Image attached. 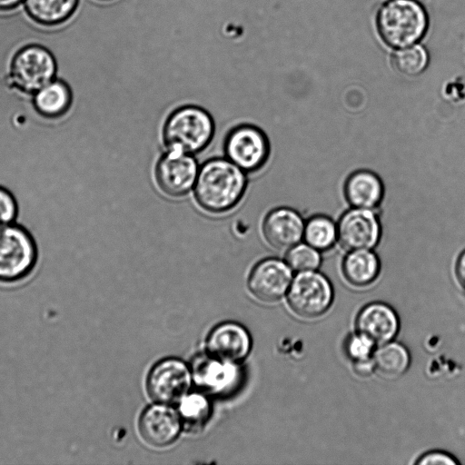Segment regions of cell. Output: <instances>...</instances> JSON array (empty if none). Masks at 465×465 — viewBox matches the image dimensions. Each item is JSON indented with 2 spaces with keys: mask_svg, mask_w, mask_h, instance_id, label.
Segmentation results:
<instances>
[{
  "mask_svg": "<svg viewBox=\"0 0 465 465\" xmlns=\"http://www.w3.org/2000/svg\"><path fill=\"white\" fill-rule=\"evenodd\" d=\"M246 184L244 172L230 160L211 159L199 169L194 195L203 209L221 213L241 201Z\"/></svg>",
  "mask_w": 465,
  "mask_h": 465,
  "instance_id": "1",
  "label": "cell"
},
{
  "mask_svg": "<svg viewBox=\"0 0 465 465\" xmlns=\"http://www.w3.org/2000/svg\"><path fill=\"white\" fill-rule=\"evenodd\" d=\"M429 27V15L415 0H387L376 15V28L390 47L400 49L420 42Z\"/></svg>",
  "mask_w": 465,
  "mask_h": 465,
  "instance_id": "2",
  "label": "cell"
},
{
  "mask_svg": "<svg viewBox=\"0 0 465 465\" xmlns=\"http://www.w3.org/2000/svg\"><path fill=\"white\" fill-rule=\"evenodd\" d=\"M213 133L214 123L207 111L195 105H185L168 116L163 136L168 149L192 154L204 149Z\"/></svg>",
  "mask_w": 465,
  "mask_h": 465,
  "instance_id": "3",
  "label": "cell"
},
{
  "mask_svg": "<svg viewBox=\"0 0 465 465\" xmlns=\"http://www.w3.org/2000/svg\"><path fill=\"white\" fill-rule=\"evenodd\" d=\"M57 63L52 52L38 44L18 49L11 58L8 82L18 91L34 94L55 78Z\"/></svg>",
  "mask_w": 465,
  "mask_h": 465,
  "instance_id": "4",
  "label": "cell"
},
{
  "mask_svg": "<svg viewBox=\"0 0 465 465\" xmlns=\"http://www.w3.org/2000/svg\"><path fill=\"white\" fill-rule=\"evenodd\" d=\"M37 261V248L29 232L21 225L0 228V282H15L27 277Z\"/></svg>",
  "mask_w": 465,
  "mask_h": 465,
  "instance_id": "5",
  "label": "cell"
},
{
  "mask_svg": "<svg viewBox=\"0 0 465 465\" xmlns=\"http://www.w3.org/2000/svg\"><path fill=\"white\" fill-rule=\"evenodd\" d=\"M333 297L328 279L314 271L301 272L290 285L288 303L292 311L304 319L323 314L331 306Z\"/></svg>",
  "mask_w": 465,
  "mask_h": 465,
  "instance_id": "6",
  "label": "cell"
},
{
  "mask_svg": "<svg viewBox=\"0 0 465 465\" xmlns=\"http://www.w3.org/2000/svg\"><path fill=\"white\" fill-rule=\"evenodd\" d=\"M225 154L243 172H255L266 163L270 144L265 134L252 124H240L232 128L224 141Z\"/></svg>",
  "mask_w": 465,
  "mask_h": 465,
  "instance_id": "7",
  "label": "cell"
},
{
  "mask_svg": "<svg viewBox=\"0 0 465 465\" xmlns=\"http://www.w3.org/2000/svg\"><path fill=\"white\" fill-rule=\"evenodd\" d=\"M191 380V372L184 362L177 359H166L152 369L146 387L149 396L154 401L169 405L185 397Z\"/></svg>",
  "mask_w": 465,
  "mask_h": 465,
  "instance_id": "8",
  "label": "cell"
},
{
  "mask_svg": "<svg viewBox=\"0 0 465 465\" xmlns=\"http://www.w3.org/2000/svg\"><path fill=\"white\" fill-rule=\"evenodd\" d=\"M198 173L197 163L190 153L168 149L156 164L155 179L161 191L178 197L195 185Z\"/></svg>",
  "mask_w": 465,
  "mask_h": 465,
  "instance_id": "9",
  "label": "cell"
},
{
  "mask_svg": "<svg viewBox=\"0 0 465 465\" xmlns=\"http://www.w3.org/2000/svg\"><path fill=\"white\" fill-rule=\"evenodd\" d=\"M381 223L372 209L355 208L344 213L337 224V239L349 251L371 250L379 242Z\"/></svg>",
  "mask_w": 465,
  "mask_h": 465,
  "instance_id": "10",
  "label": "cell"
},
{
  "mask_svg": "<svg viewBox=\"0 0 465 465\" xmlns=\"http://www.w3.org/2000/svg\"><path fill=\"white\" fill-rule=\"evenodd\" d=\"M291 267L284 262L270 258L265 259L252 269L248 286L252 294L264 302L280 300L292 283Z\"/></svg>",
  "mask_w": 465,
  "mask_h": 465,
  "instance_id": "11",
  "label": "cell"
},
{
  "mask_svg": "<svg viewBox=\"0 0 465 465\" xmlns=\"http://www.w3.org/2000/svg\"><path fill=\"white\" fill-rule=\"evenodd\" d=\"M304 222L294 210L280 207L271 211L262 224L266 242L277 250L290 249L303 237Z\"/></svg>",
  "mask_w": 465,
  "mask_h": 465,
  "instance_id": "12",
  "label": "cell"
},
{
  "mask_svg": "<svg viewBox=\"0 0 465 465\" xmlns=\"http://www.w3.org/2000/svg\"><path fill=\"white\" fill-rule=\"evenodd\" d=\"M181 429L178 415L164 404L147 408L139 421V431L146 443L153 447H165L177 438Z\"/></svg>",
  "mask_w": 465,
  "mask_h": 465,
  "instance_id": "13",
  "label": "cell"
},
{
  "mask_svg": "<svg viewBox=\"0 0 465 465\" xmlns=\"http://www.w3.org/2000/svg\"><path fill=\"white\" fill-rule=\"evenodd\" d=\"M207 348L216 359L234 362L247 356L251 349V338L240 324L225 322L213 330L208 337Z\"/></svg>",
  "mask_w": 465,
  "mask_h": 465,
  "instance_id": "14",
  "label": "cell"
},
{
  "mask_svg": "<svg viewBox=\"0 0 465 465\" xmlns=\"http://www.w3.org/2000/svg\"><path fill=\"white\" fill-rule=\"evenodd\" d=\"M356 327L358 332L370 338L375 344H384L396 336L399 331V319L389 305L373 302L360 312Z\"/></svg>",
  "mask_w": 465,
  "mask_h": 465,
  "instance_id": "15",
  "label": "cell"
},
{
  "mask_svg": "<svg viewBox=\"0 0 465 465\" xmlns=\"http://www.w3.org/2000/svg\"><path fill=\"white\" fill-rule=\"evenodd\" d=\"M344 193L351 206L373 209L381 203L384 187L376 173L361 170L349 176L345 183Z\"/></svg>",
  "mask_w": 465,
  "mask_h": 465,
  "instance_id": "16",
  "label": "cell"
},
{
  "mask_svg": "<svg viewBox=\"0 0 465 465\" xmlns=\"http://www.w3.org/2000/svg\"><path fill=\"white\" fill-rule=\"evenodd\" d=\"M23 5L34 23L44 27H54L74 16L79 0H24Z\"/></svg>",
  "mask_w": 465,
  "mask_h": 465,
  "instance_id": "17",
  "label": "cell"
},
{
  "mask_svg": "<svg viewBox=\"0 0 465 465\" xmlns=\"http://www.w3.org/2000/svg\"><path fill=\"white\" fill-rule=\"evenodd\" d=\"M72 103L69 85L61 79H54L34 94L33 104L36 112L46 118L64 115Z\"/></svg>",
  "mask_w": 465,
  "mask_h": 465,
  "instance_id": "18",
  "label": "cell"
},
{
  "mask_svg": "<svg viewBox=\"0 0 465 465\" xmlns=\"http://www.w3.org/2000/svg\"><path fill=\"white\" fill-rule=\"evenodd\" d=\"M230 361L216 359L200 361L194 369L196 383L203 390L220 393L229 390L235 382L237 370Z\"/></svg>",
  "mask_w": 465,
  "mask_h": 465,
  "instance_id": "19",
  "label": "cell"
},
{
  "mask_svg": "<svg viewBox=\"0 0 465 465\" xmlns=\"http://www.w3.org/2000/svg\"><path fill=\"white\" fill-rule=\"evenodd\" d=\"M345 279L352 285L363 287L375 281L380 272L378 256L369 249L351 251L342 263Z\"/></svg>",
  "mask_w": 465,
  "mask_h": 465,
  "instance_id": "20",
  "label": "cell"
},
{
  "mask_svg": "<svg viewBox=\"0 0 465 465\" xmlns=\"http://www.w3.org/2000/svg\"><path fill=\"white\" fill-rule=\"evenodd\" d=\"M376 369L384 376L395 378L403 374L410 364L407 349L397 342L381 344L373 353Z\"/></svg>",
  "mask_w": 465,
  "mask_h": 465,
  "instance_id": "21",
  "label": "cell"
},
{
  "mask_svg": "<svg viewBox=\"0 0 465 465\" xmlns=\"http://www.w3.org/2000/svg\"><path fill=\"white\" fill-rule=\"evenodd\" d=\"M394 69L406 76H417L423 73L429 64L427 50L420 45H412L397 49L391 56Z\"/></svg>",
  "mask_w": 465,
  "mask_h": 465,
  "instance_id": "22",
  "label": "cell"
},
{
  "mask_svg": "<svg viewBox=\"0 0 465 465\" xmlns=\"http://www.w3.org/2000/svg\"><path fill=\"white\" fill-rule=\"evenodd\" d=\"M306 243L319 250L329 249L337 240V226L326 216H314L304 225Z\"/></svg>",
  "mask_w": 465,
  "mask_h": 465,
  "instance_id": "23",
  "label": "cell"
},
{
  "mask_svg": "<svg viewBox=\"0 0 465 465\" xmlns=\"http://www.w3.org/2000/svg\"><path fill=\"white\" fill-rule=\"evenodd\" d=\"M287 264L296 272L314 271L321 264V255L317 249L308 243H297L286 255Z\"/></svg>",
  "mask_w": 465,
  "mask_h": 465,
  "instance_id": "24",
  "label": "cell"
},
{
  "mask_svg": "<svg viewBox=\"0 0 465 465\" xmlns=\"http://www.w3.org/2000/svg\"><path fill=\"white\" fill-rule=\"evenodd\" d=\"M210 413V405L205 397L199 393L185 396L180 404V414L189 425L203 423Z\"/></svg>",
  "mask_w": 465,
  "mask_h": 465,
  "instance_id": "25",
  "label": "cell"
},
{
  "mask_svg": "<svg viewBox=\"0 0 465 465\" xmlns=\"http://www.w3.org/2000/svg\"><path fill=\"white\" fill-rule=\"evenodd\" d=\"M374 342L362 333L351 335L346 341L345 350L353 361L371 358L374 351Z\"/></svg>",
  "mask_w": 465,
  "mask_h": 465,
  "instance_id": "26",
  "label": "cell"
},
{
  "mask_svg": "<svg viewBox=\"0 0 465 465\" xmlns=\"http://www.w3.org/2000/svg\"><path fill=\"white\" fill-rule=\"evenodd\" d=\"M17 215V203L14 195L0 186V228L13 223Z\"/></svg>",
  "mask_w": 465,
  "mask_h": 465,
  "instance_id": "27",
  "label": "cell"
},
{
  "mask_svg": "<svg viewBox=\"0 0 465 465\" xmlns=\"http://www.w3.org/2000/svg\"><path fill=\"white\" fill-rule=\"evenodd\" d=\"M416 463L420 465H456L458 461L447 453L434 451L421 456Z\"/></svg>",
  "mask_w": 465,
  "mask_h": 465,
  "instance_id": "28",
  "label": "cell"
},
{
  "mask_svg": "<svg viewBox=\"0 0 465 465\" xmlns=\"http://www.w3.org/2000/svg\"><path fill=\"white\" fill-rule=\"evenodd\" d=\"M376 369L373 358H368L359 361H354L353 370L354 372L362 378L371 375Z\"/></svg>",
  "mask_w": 465,
  "mask_h": 465,
  "instance_id": "29",
  "label": "cell"
},
{
  "mask_svg": "<svg viewBox=\"0 0 465 465\" xmlns=\"http://www.w3.org/2000/svg\"><path fill=\"white\" fill-rule=\"evenodd\" d=\"M456 275L460 286L465 291V250L458 258L456 263Z\"/></svg>",
  "mask_w": 465,
  "mask_h": 465,
  "instance_id": "30",
  "label": "cell"
},
{
  "mask_svg": "<svg viewBox=\"0 0 465 465\" xmlns=\"http://www.w3.org/2000/svg\"><path fill=\"white\" fill-rule=\"evenodd\" d=\"M24 0H0V13H7L16 9Z\"/></svg>",
  "mask_w": 465,
  "mask_h": 465,
  "instance_id": "31",
  "label": "cell"
},
{
  "mask_svg": "<svg viewBox=\"0 0 465 465\" xmlns=\"http://www.w3.org/2000/svg\"><path fill=\"white\" fill-rule=\"evenodd\" d=\"M96 1H100V2H107V1H110V0H96Z\"/></svg>",
  "mask_w": 465,
  "mask_h": 465,
  "instance_id": "32",
  "label": "cell"
}]
</instances>
